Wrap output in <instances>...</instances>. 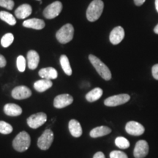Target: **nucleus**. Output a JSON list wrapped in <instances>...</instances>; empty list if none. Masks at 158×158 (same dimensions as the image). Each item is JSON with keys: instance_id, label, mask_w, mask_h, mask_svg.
<instances>
[{"instance_id": "obj_23", "label": "nucleus", "mask_w": 158, "mask_h": 158, "mask_svg": "<svg viewBox=\"0 0 158 158\" xmlns=\"http://www.w3.org/2000/svg\"><path fill=\"white\" fill-rule=\"evenodd\" d=\"M60 64L62 66V70L68 76H71L72 75V68H71L70 62L68 56L66 55H62L60 57Z\"/></svg>"}, {"instance_id": "obj_17", "label": "nucleus", "mask_w": 158, "mask_h": 158, "mask_svg": "<svg viewBox=\"0 0 158 158\" xmlns=\"http://www.w3.org/2000/svg\"><path fill=\"white\" fill-rule=\"evenodd\" d=\"M68 129L71 135L75 138L81 137L82 135V127L78 121L76 119H71L69 122Z\"/></svg>"}, {"instance_id": "obj_12", "label": "nucleus", "mask_w": 158, "mask_h": 158, "mask_svg": "<svg viewBox=\"0 0 158 158\" xmlns=\"http://www.w3.org/2000/svg\"><path fill=\"white\" fill-rule=\"evenodd\" d=\"M11 94L15 100H24L31 97V91L27 86H19L13 89Z\"/></svg>"}, {"instance_id": "obj_27", "label": "nucleus", "mask_w": 158, "mask_h": 158, "mask_svg": "<svg viewBox=\"0 0 158 158\" xmlns=\"http://www.w3.org/2000/svg\"><path fill=\"white\" fill-rule=\"evenodd\" d=\"M13 127L9 123L4 121H0V133L3 135H7L13 132Z\"/></svg>"}, {"instance_id": "obj_28", "label": "nucleus", "mask_w": 158, "mask_h": 158, "mask_svg": "<svg viewBox=\"0 0 158 158\" xmlns=\"http://www.w3.org/2000/svg\"><path fill=\"white\" fill-rule=\"evenodd\" d=\"M17 68L20 72L23 73L25 71L26 69V59L23 56H19L16 60Z\"/></svg>"}, {"instance_id": "obj_26", "label": "nucleus", "mask_w": 158, "mask_h": 158, "mask_svg": "<svg viewBox=\"0 0 158 158\" xmlns=\"http://www.w3.org/2000/svg\"><path fill=\"white\" fill-rule=\"evenodd\" d=\"M14 40V36L12 33H7L2 37L1 40V44L4 48H7Z\"/></svg>"}, {"instance_id": "obj_24", "label": "nucleus", "mask_w": 158, "mask_h": 158, "mask_svg": "<svg viewBox=\"0 0 158 158\" xmlns=\"http://www.w3.org/2000/svg\"><path fill=\"white\" fill-rule=\"evenodd\" d=\"M0 19L11 26L15 25L16 23L15 18L8 12L0 11Z\"/></svg>"}, {"instance_id": "obj_7", "label": "nucleus", "mask_w": 158, "mask_h": 158, "mask_svg": "<svg viewBox=\"0 0 158 158\" xmlns=\"http://www.w3.org/2000/svg\"><path fill=\"white\" fill-rule=\"evenodd\" d=\"M47 121V115L43 112H40L32 114L27 118V122L29 127L32 129H37L43 124H44Z\"/></svg>"}, {"instance_id": "obj_18", "label": "nucleus", "mask_w": 158, "mask_h": 158, "mask_svg": "<svg viewBox=\"0 0 158 158\" xmlns=\"http://www.w3.org/2000/svg\"><path fill=\"white\" fill-rule=\"evenodd\" d=\"M23 26L27 28H31L34 29H42L45 27V23L43 20L38 19H31L26 20L23 21Z\"/></svg>"}, {"instance_id": "obj_35", "label": "nucleus", "mask_w": 158, "mask_h": 158, "mask_svg": "<svg viewBox=\"0 0 158 158\" xmlns=\"http://www.w3.org/2000/svg\"><path fill=\"white\" fill-rule=\"evenodd\" d=\"M154 31H155V34L158 35V24L155 27V29H154Z\"/></svg>"}, {"instance_id": "obj_4", "label": "nucleus", "mask_w": 158, "mask_h": 158, "mask_svg": "<svg viewBox=\"0 0 158 158\" xmlns=\"http://www.w3.org/2000/svg\"><path fill=\"white\" fill-rule=\"evenodd\" d=\"M74 35V28L72 24L68 23L65 24L57 31L56 37L59 42L62 44H65L70 42L73 38Z\"/></svg>"}, {"instance_id": "obj_37", "label": "nucleus", "mask_w": 158, "mask_h": 158, "mask_svg": "<svg viewBox=\"0 0 158 158\" xmlns=\"http://www.w3.org/2000/svg\"><path fill=\"white\" fill-rule=\"evenodd\" d=\"M38 1H41V0H38Z\"/></svg>"}, {"instance_id": "obj_22", "label": "nucleus", "mask_w": 158, "mask_h": 158, "mask_svg": "<svg viewBox=\"0 0 158 158\" xmlns=\"http://www.w3.org/2000/svg\"><path fill=\"white\" fill-rule=\"evenodd\" d=\"M102 93H103V91H102V89L99 87L94 88V89L89 92L88 93L86 94V100L89 102H95L101 98Z\"/></svg>"}, {"instance_id": "obj_32", "label": "nucleus", "mask_w": 158, "mask_h": 158, "mask_svg": "<svg viewBox=\"0 0 158 158\" xmlns=\"http://www.w3.org/2000/svg\"><path fill=\"white\" fill-rule=\"evenodd\" d=\"M7 64V61L4 56L0 54V68H5Z\"/></svg>"}, {"instance_id": "obj_21", "label": "nucleus", "mask_w": 158, "mask_h": 158, "mask_svg": "<svg viewBox=\"0 0 158 158\" xmlns=\"http://www.w3.org/2000/svg\"><path fill=\"white\" fill-rule=\"evenodd\" d=\"M53 83L51 80H47V79H42L39 80L34 84L35 89L38 92H43L52 86Z\"/></svg>"}, {"instance_id": "obj_2", "label": "nucleus", "mask_w": 158, "mask_h": 158, "mask_svg": "<svg viewBox=\"0 0 158 158\" xmlns=\"http://www.w3.org/2000/svg\"><path fill=\"white\" fill-rule=\"evenodd\" d=\"M30 143V135L26 131H22L15 136L13 141V147L19 152H23L29 149Z\"/></svg>"}, {"instance_id": "obj_16", "label": "nucleus", "mask_w": 158, "mask_h": 158, "mask_svg": "<svg viewBox=\"0 0 158 158\" xmlns=\"http://www.w3.org/2000/svg\"><path fill=\"white\" fill-rule=\"evenodd\" d=\"M31 12H32V8H31V5H29V4H23V5L19 6L15 10V14L18 19H23L31 15Z\"/></svg>"}, {"instance_id": "obj_25", "label": "nucleus", "mask_w": 158, "mask_h": 158, "mask_svg": "<svg viewBox=\"0 0 158 158\" xmlns=\"http://www.w3.org/2000/svg\"><path fill=\"white\" fill-rule=\"evenodd\" d=\"M115 144L117 147L122 149H126L130 147V142L126 138L118 136L115 139Z\"/></svg>"}, {"instance_id": "obj_19", "label": "nucleus", "mask_w": 158, "mask_h": 158, "mask_svg": "<svg viewBox=\"0 0 158 158\" xmlns=\"http://www.w3.org/2000/svg\"><path fill=\"white\" fill-rule=\"evenodd\" d=\"M38 74L43 79H47V80L56 79L58 77V73H57L56 69L51 68V67L42 68L39 71Z\"/></svg>"}, {"instance_id": "obj_10", "label": "nucleus", "mask_w": 158, "mask_h": 158, "mask_svg": "<svg viewBox=\"0 0 158 158\" xmlns=\"http://www.w3.org/2000/svg\"><path fill=\"white\" fill-rule=\"evenodd\" d=\"M125 130L129 135L139 136L143 134L145 128L141 124L135 121L128 122L125 125Z\"/></svg>"}, {"instance_id": "obj_36", "label": "nucleus", "mask_w": 158, "mask_h": 158, "mask_svg": "<svg viewBox=\"0 0 158 158\" xmlns=\"http://www.w3.org/2000/svg\"><path fill=\"white\" fill-rule=\"evenodd\" d=\"M155 7L158 13V0H155Z\"/></svg>"}, {"instance_id": "obj_3", "label": "nucleus", "mask_w": 158, "mask_h": 158, "mask_svg": "<svg viewBox=\"0 0 158 158\" xmlns=\"http://www.w3.org/2000/svg\"><path fill=\"white\" fill-rule=\"evenodd\" d=\"M89 59L91 64L93 65L94 68H95L98 74L104 80L109 81L111 79V73H110L109 68L100 59L94 56V55L90 54L89 56Z\"/></svg>"}, {"instance_id": "obj_5", "label": "nucleus", "mask_w": 158, "mask_h": 158, "mask_svg": "<svg viewBox=\"0 0 158 158\" xmlns=\"http://www.w3.org/2000/svg\"><path fill=\"white\" fill-rule=\"evenodd\" d=\"M54 141V133L51 129H46L37 140V147L41 150H47Z\"/></svg>"}, {"instance_id": "obj_1", "label": "nucleus", "mask_w": 158, "mask_h": 158, "mask_svg": "<svg viewBox=\"0 0 158 158\" xmlns=\"http://www.w3.org/2000/svg\"><path fill=\"white\" fill-rule=\"evenodd\" d=\"M104 8V3L102 0H93L89 5L86 10V18L88 21L94 22L100 19Z\"/></svg>"}, {"instance_id": "obj_29", "label": "nucleus", "mask_w": 158, "mask_h": 158, "mask_svg": "<svg viewBox=\"0 0 158 158\" xmlns=\"http://www.w3.org/2000/svg\"><path fill=\"white\" fill-rule=\"evenodd\" d=\"M0 6L11 10L14 7V2L13 0H0Z\"/></svg>"}, {"instance_id": "obj_11", "label": "nucleus", "mask_w": 158, "mask_h": 158, "mask_svg": "<svg viewBox=\"0 0 158 158\" xmlns=\"http://www.w3.org/2000/svg\"><path fill=\"white\" fill-rule=\"evenodd\" d=\"M73 102V98L68 94H59L54 98V106L56 108H63L70 106Z\"/></svg>"}, {"instance_id": "obj_15", "label": "nucleus", "mask_w": 158, "mask_h": 158, "mask_svg": "<svg viewBox=\"0 0 158 158\" xmlns=\"http://www.w3.org/2000/svg\"><path fill=\"white\" fill-rule=\"evenodd\" d=\"M4 112L7 116H18L22 114V108L17 104L7 103L4 106Z\"/></svg>"}, {"instance_id": "obj_20", "label": "nucleus", "mask_w": 158, "mask_h": 158, "mask_svg": "<svg viewBox=\"0 0 158 158\" xmlns=\"http://www.w3.org/2000/svg\"><path fill=\"white\" fill-rule=\"evenodd\" d=\"M111 133V129L106 126H100V127H94L90 131L89 135L92 138H96L107 135Z\"/></svg>"}, {"instance_id": "obj_8", "label": "nucleus", "mask_w": 158, "mask_h": 158, "mask_svg": "<svg viewBox=\"0 0 158 158\" xmlns=\"http://www.w3.org/2000/svg\"><path fill=\"white\" fill-rule=\"evenodd\" d=\"M62 10V4L56 1L51 3L43 11V15L47 19H52L58 16Z\"/></svg>"}, {"instance_id": "obj_14", "label": "nucleus", "mask_w": 158, "mask_h": 158, "mask_svg": "<svg viewBox=\"0 0 158 158\" xmlns=\"http://www.w3.org/2000/svg\"><path fill=\"white\" fill-rule=\"evenodd\" d=\"M40 62V56L37 51L34 50L29 51L27 53V64L30 70H35Z\"/></svg>"}, {"instance_id": "obj_31", "label": "nucleus", "mask_w": 158, "mask_h": 158, "mask_svg": "<svg viewBox=\"0 0 158 158\" xmlns=\"http://www.w3.org/2000/svg\"><path fill=\"white\" fill-rule=\"evenodd\" d=\"M152 73L153 78L158 81V64L154 65L152 68Z\"/></svg>"}, {"instance_id": "obj_13", "label": "nucleus", "mask_w": 158, "mask_h": 158, "mask_svg": "<svg viewBox=\"0 0 158 158\" xmlns=\"http://www.w3.org/2000/svg\"><path fill=\"white\" fill-rule=\"evenodd\" d=\"M124 37V31L122 27H116L110 33V41L113 45H117Z\"/></svg>"}, {"instance_id": "obj_9", "label": "nucleus", "mask_w": 158, "mask_h": 158, "mask_svg": "<svg viewBox=\"0 0 158 158\" xmlns=\"http://www.w3.org/2000/svg\"><path fill=\"white\" fill-rule=\"evenodd\" d=\"M149 144L145 140H139L136 142L133 150V155L135 158H144L149 154Z\"/></svg>"}, {"instance_id": "obj_30", "label": "nucleus", "mask_w": 158, "mask_h": 158, "mask_svg": "<svg viewBox=\"0 0 158 158\" xmlns=\"http://www.w3.org/2000/svg\"><path fill=\"white\" fill-rule=\"evenodd\" d=\"M110 158H128V157L123 152L114 150L110 153Z\"/></svg>"}, {"instance_id": "obj_6", "label": "nucleus", "mask_w": 158, "mask_h": 158, "mask_svg": "<svg viewBox=\"0 0 158 158\" xmlns=\"http://www.w3.org/2000/svg\"><path fill=\"white\" fill-rule=\"evenodd\" d=\"M130 96L127 94H120L106 98L104 101L105 106L108 107H115L121 106L130 100Z\"/></svg>"}, {"instance_id": "obj_34", "label": "nucleus", "mask_w": 158, "mask_h": 158, "mask_svg": "<svg viewBox=\"0 0 158 158\" xmlns=\"http://www.w3.org/2000/svg\"><path fill=\"white\" fill-rule=\"evenodd\" d=\"M146 0H134V3L135 4L136 6H141L145 2Z\"/></svg>"}, {"instance_id": "obj_33", "label": "nucleus", "mask_w": 158, "mask_h": 158, "mask_svg": "<svg viewBox=\"0 0 158 158\" xmlns=\"http://www.w3.org/2000/svg\"><path fill=\"white\" fill-rule=\"evenodd\" d=\"M93 158H106V156L102 152H98L94 154Z\"/></svg>"}]
</instances>
